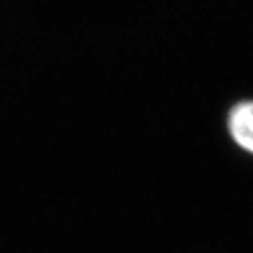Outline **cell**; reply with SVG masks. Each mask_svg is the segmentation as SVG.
Masks as SVG:
<instances>
[{
    "instance_id": "obj_1",
    "label": "cell",
    "mask_w": 253,
    "mask_h": 253,
    "mask_svg": "<svg viewBox=\"0 0 253 253\" xmlns=\"http://www.w3.org/2000/svg\"><path fill=\"white\" fill-rule=\"evenodd\" d=\"M227 131L242 151L253 156V99L239 100L227 112Z\"/></svg>"
}]
</instances>
